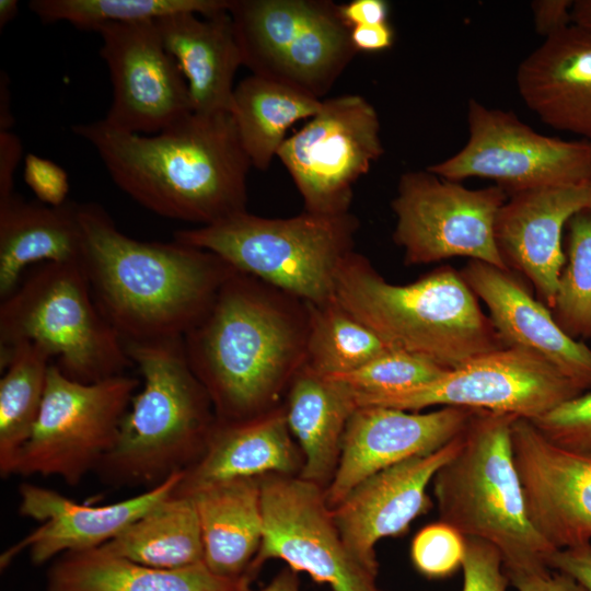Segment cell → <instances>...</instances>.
Here are the masks:
<instances>
[{
  "instance_id": "39",
  "label": "cell",
  "mask_w": 591,
  "mask_h": 591,
  "mask_svg": "<svg viewBox=\"0 0 591 591\" xmlns=\"http://www.w3.org/2000/svg\"><path fill=\"white\" fill-rule=\"evenodd\" d=\"M465 538L462 591H507L509 580L497 547L483 540Z\"/></svg>"
},
{
  "instance_id": "19",
  "label": "cell",
  "mask_w": 591,
  "mask_h": 591,
  "mask_svg": "<svg viewBox=\"0 0 591 591\" xmlns=\"http://www.w3.org/2000/svg\"><path fill=\"white\" fill-rule=\"evenodd\" d=\"M461 444L462 433L436 452L382 470L358 484L332 508L346 547L372 575L376 576L379 570L378 542L405 534L416 518L431 509L427 488Z\"/></svg>"
},
{
  "instance_id": "31",
  "label": "cell",
  "mask_w": 591,
  "mask_h": 591,
  "mask_svg": "<svg viewBox=\"0 0 591 591\" xmlns=\"http://www.w3.org/2000/svg\"><path fill=\"white\" fill-rule=\"evenodd\" d=\"M102 547L134 563L161 569L204 563L195 503L190 496L174 493Z\"/></svg>"
},
{
  "instance_id": "24",
  "label": "cell",
  "mask_w": 591,
  "mask_h": 591,
  "mask_svg": "<svg viewBox=\"0 0 591 591\" xmlns=\"http://www.w3.org/2000/svg\"><path fill=\"white\" fill-rule=\"evenodd\" d=\"M155 24L185 78L193 112L232 114L233 81L243 56L228 8L210 15L171 14Z\"/></svg>"
},
{
  "instance_id": "34",
  "label": "cell",
  "mask_w": 591,
  "mask_h": 591,
  "mask_svg": "<svg viewBox=\"0 0 591 591\" xmlns=\"http://www.w3.org/2000/svg\"><path fill=\"white\" fill-rule=\"evenodd\" d=\"M28 9L45 23L67 22L94 31L108 23L155 21L181 12L210 15L228 8V0H32Z\"/></svg>"
},
{
  "instance_id": "42",
  "label": "cell",
  "mask_w": 591,
  "mask_h": 591,
  "mask_svg": "<svg viewBox=\"0 0 591 591\" xmlns=\"http://www.w3.org/2000/svg\"><path fill=\"white\" fill-rule=\"evenodd\" d=\"M570 0H536L531 3L535 31L551 37L572 24Z\"/></svg>"
},
{
  "instance_id": "10",
  "label": "cell",
  "mask_w": 591,
  "mask_h": 591,
  "mask_svg": "<svg viewBox=\"0 0 591 591\" xmlns=\"http://www.w3.org/2000/svg\"><path fill=\"white\" fill-rule=\"evenodd\" d=\"M138 386L126 374L82 383L51 362L38 417L13 475L58 476L78 485L112 450Z\"/></svg>"
},
{
  "instance_id": "14",
  "label": "cell",
  "mask_w": 591,
  "mask_h": 591,
  "mask_svg": "<svg viewBox=\"0 0 591 591\" xmlns=\"http://www.w3.org/2000/svg\"><path fill=\"white\" fill-rule=\"evenodd\" d=\"M383 152L376 111L362 96L348 94L323 100L318 112L287 137L277 157L304 211L338 215L349 211L356 182Z\"/></svg>"
},
{
  "instance_id": "7",
  "label": "cell",
  "mask_w": 591,
  "mask_h": 591,
  "mask_svg": "<svg viewBox=\"0 0 591 591\" xmlns=\"http://www.w3.org/2000/svg\"><path fill=\"white\" fill-rule=\"evenodd\" d=\"M358 228L350 211L268 219L245 210L173 235L309 304L323 305L336 298V277L354 252Z\"/></svg>"
},
{
  "instance_id": "29",
  "label": "cell",
  "mask_w": 591,
  "mask_h": 591,
  "mask_svg": "<svg viewBox=\"0 0 591 591\" xmlns=\"http://www.w3.org/2000/svg\"><path fill=\"white\" fill-rule=\"evenodd\" d=\"M283 408L289 430L303 453L299 476L325 489L339 463L347 421L357 408L354 395L304 364L288 389Z\"/></svg>"
},
{
  "instance_id": "30",
  "label": "cell",
  "mask_w": 591,
  "mask_h": 591,
  "mask_svg": "<svg viewBox=\"0 0 591 591\" xmlns=\"http://www.w3.org/2000/svg\"><path fill=\"white\" fill-rule=\"evenodd\" d=\"M323 100L251 74L235 85L232 116L253 167L266 171L297 121L313 117Z\"/></svg>"
},
{
  "instance_id": "27",
  "label": "cell",
  "mask_w": 591,
  "mask_h": 591,
  "mask_svg": "<svg viewBox=\"0 0 591 591\" xmlns=\"http://www.w3.org/2000/svg\"><path fill=\"white\" fill-rule=\"evenodd\" d=\"M178 495L190 496L195 503L207 567L221 577H245L263 538L260 477L209 484Z\"/></svg>"
},
{
  "instance_id": "5",
  "label": "cell",
  "mask_w": 591,
  "mask_h": 591,
  "mask_svg": "<svg viewBox=\"0 0 591 591\" xmlns=\"http://www.w3.org/2000/svg\"><path fill=\"white\" fill-rule=\"evenodd\" d=\"M125 347L142 375V389L95 472L109 485L152 488L199 460L217 417L183 338L127 341Z\"/></svg>"
},
{
  "instance_id": "4",
  "label": "cell",
  "mask_w": 591,
  "mask_h": 591,
  "mask_svg": "<svg viewBox=\"0 0 591 591\" xmlns=\"http://www.w3.org/2000/svg\"><path fill=\"white\" fill-rule=\"evenodd\" d=\"M336 300L391 349L448 370L506 347L460 270L449 265L394 285L354 251L339 267Z\"/></svg>"
},
{
  "instance_id": "23",
  "label": "cell",
  "mask_w": 591,
  "mask_h": 591,
  "mask_svg": "<svg viewBox=\"0 0 591 591\" xmlns=\"http://www.w3.org/2000/svg\"><path fill=\"white\" fill-rule=\"evenodd\" d=\"M517 86L546 125L591 143V34L571 24L519 65Z\"/></svg>"
},
{
  "instance_id": "51",
  "label": "cell",
  "mask_w": 591,
  "mask_h": 591,
  "mask_svg": "<svg viewBox=\"0 0 591 591\" xmlns=\"http://www.w3.org/2000/svg\"><path fill=\"white\" fill-rule=\"evenodd\" d=\"M587 194H588V207H587V209L591 210V178L587 183Z\"/></svg>"
},
{
  "instance_id": "1",
  "label": "cell",
  "mask_w": 591,
  "mask_h": 591,
  "mask_svg": "<svg viewBox=\"0 0 591 591\" xmlns=\"http://www.w3.org/2000/svg\"><path fill=\"white\" fill-rule=\"evenodd\" d=\"M310 305L234 270L202 317L183 337L188 363L220 422H240L277 407L306 360Z\"/></svg>"
},
{
  "instance_id": "22",
  "label": "cell",
  "mask_w": 591,
  "mask_h": 591,
  "mask_svg": "<svg viewBox=\"0 0 591 591\" xmlns=\"http://www.w3.org/2000/svg\"><path fill=\"white\" fill-rule=\"evenodd\" d=\"M460 273L485 303L506 347L532 351L581 391L591 390V348L565 333L549 308L536 300L512 271L468 260Z\"/></svg>"
},
{
  "instance_id": "13",
  "label": "cell",
  "mask_w": 591,
  "mask_h": 591,
  "mask_svg": "<svg viewBox=\"0 0 591 591\" xmlns=\"http://www.w3.org/2000/svg\"><path fill=\"white\" fill-rule=\"evenodd\" d=\"M583 393L536 354L505 347L398 393L355 397L359 406L419 412L432 406L512 414L533 420Z\"/></svg>"
},
{
  "instance_id": "6",
  "label": "cell",
  "mask_w": 591,
  "mask_h": 591,
  "mask_svg": "<svg viewBox=\"0 0 591 591\" xmlns=\"http://www.w3.org/2000/svg\"><path fill=\"white\" fill-rule=\"evenodd\" d=\"M518 416L477 410L432 479L439 521L497 547L507 577L545 573L555 549L529 520L512 453Z\"/></svg>"
},
{
  "instance_id": "36",
  "label": "cell",
  "mask_w": 591,
  "mask_h": 591,
  "mask_svg": "<svg viewBox=\"0 0 591 591\" xmlns=\"http://www.w3.org/2000/svg\"><path fill=\"white\" fill-rule=\"evenodd\" d=\"M447 371L426 359L390 350L351 372L329 378L343 384L355 397H362L410 390L440 378Z\"/></svg>"
},
{
  "instance_id": "47",
  "label": "cell",
  "mask_w": 591,
  "mask_h": 591,
  "mask_svg": "<svg viewBox=\"0 0 591 591\" xmlns=\"http://www.w3.org/2000/svg\"><path fill=\"white\" fill-rule=\"evenodd\" d=\"M298 572L291 568H286L276 575L265 587L253 590L245 587L242 591H300Z\"/></svg>"
},
{
  "instance_id": "2",
  "label": "cell",
  "mask_w": 591,
  "mask_h": 591,
  "mask_svg": "<svg viewBox=\"0 0 591 591\" xmlns=\"http://www.w3.org/2000/svg\"><path fill=\"white\" fill-rule=\"evenodd\" d=\"M71 129L120 190L161 217L202 227L246 210L252 164L230 113L192 112L153 135L121 131L103 119Z\"/></svg>"
},
{
  "instance_id": "12",
  "label": "cell",
  "mask_w": 591,
  "mask_h": 591,
  "mask_svg": "<svg viewBox=\"0 0 591 591\" xmlns=\"http://www.w3.org/2000/svg\"><path fill=\"white\" fill-rule=\"evenodd\" d=\"M468 140L452 157L427 170L460 182L491 179L507 194L552 186H578L591 178V143L536 132L513 113L475 100L467 107Z\"/></svg>"
},
{
  "instance_id": "28",
  "label": "cell",
  "mask_w": 591,
  "mask_h": 591,
  "mask_svg": "<svg viewBox=\"0 0 591 591\" xmlns=\"http://www.w3.org/2000/svg\"><path fill=\"white\" fill-rule=\"evenodd\" d=\"M251 582L212 572L205 563L161 569L102 546L61 555L47 572V591H242Z\"/></svg>"
},
{
  "instance_id": "8",
  "label": "cell",
  "mask_w": 591,
  "mask_h": 591,
  "mask_svg": "<svg viewBox=\"0 0 591 591\" xmlns=\"http://www.w3.org/2000/svg\"><path fill=\"white\" fill-rule=\"evenodd\" d=\"M45 349L69 378L93 383L134 364L92 297L79 264H42L0 304V350Z\"/></svg>"
},
{
  "instance_id": "25",
  "label": "cell",
  "mask_w": 591,
  "mask_h": 591,
  "mask_svg": "<svg viewBox=\"0 0 591 591\" xmlns=\"http://www.w3.org/2000/svg\"><path fill=\"white\" fill-rule=\"evenodd\" d=\"M285 408L240 422L216 421L199 460L184 472L175 494L200 486L266 475H292L302 468Z\"/></svg>"
},
{
  "instance_id": "3",
  "label": "cell",
  "mask_w": 591,
  "mask_h": 591,
  "mask_svg": "<svg viewBox=\"0 0 591 591\" xmlns=\"http://www.w3.org/2000/svg\"><path fill=\"white\" fill-rule=\"evenodd\" d=\"M81 267L92 297L124 343L183 338L235 270L216 254L132 239L95 202L79 204Z\"/></svg>"
},
{
  "instance_id": "26",
  "label": "cell",
  "mask_w": 591,
  "mask_h": 591,
  "mask_svg": "<svg viewBox=\"0 0 591 591\" xmlns=\"http://www.w3.org/2000/svg\"><path fill=\"white\" fill-rule=\"evenodd\" d=\"M83 255V232L79 204L61 206L25 201L15 193L0 199V297L20 285L27 266L79 264Z\"/></svg>"
},
{
  "instance_id": "44",
  "label": "cell",
  "mask_w": 591,
  "mask_h": 591,
  "mask_svg": "<svg viewBox=\"0 0 591 591\" xmlns=\"http://www.w3.org/2000/svg\"><path fill=\"white\" fill-rule=\"evenodd\" d=\"M508 580L518 591H584L575 579L558 571L514 575Z\"/></svg>"
},
{
  "instance_id": "40",
  "label": "cell",
  "mask_w": 591,
  "mask_h": 591,
  "mask_svg": "<svg viewBox=\"0 0 591 591\" xmlns=\"http://www.w3.org/2000/svg\"><path fill=\"white\" fill-rule=\"evenodd\" d=\"M23 176L40 202L57 207L68 201V174L51 160L28 153L24 159Z\"/></svg>"
},
{
  "instance_id": "43",
  "label": "cell",
  "mask_w": 591,
  "mask_h": 591,
  "mask_svg": "<svg viewBox=\"0 0 591 591\" xmlns=\"http://www.w3.org/2000/svg\"><path fill=\"white\" fill-rule=\"evenodd\" d=\"M23 148L20 139L11 130L0 131V199L14 192V173L22 159Z\"/></svg>"
},
{
  "instance_id": "11",
  "label": "cell",
  "mask_w": 591,
  "mask_h": 591,
  "mask_svg": "<svg viewBox=\"0 0 591 591\" xmlns=\"http://www.w3.org/2000/svg\"><path fill=\"white\" fill-rule=\"evenodd\" d=\"M509 195L497 185L471 189L428 170L402 174L392 200L394 242L406 265L467 257L496 266L505 263L495 237L498 212Z\"/></svg>"
},
{
  "instance_id": "41",
  "label": "cell",
  "mask_w": 591,
  "mask_h": 591,
  "mask_svg": "<svg viewBox=\"0 0 591 591\" xmlns=\"http://www.w3.org/2000/svg\"><path fill=\"white\" fill-rule=\"evenodd\" d=\"M548 566L575 579L584 591H591V543L555 551Z\"/></svg>"
},
{
  "instance_id": "21",
  "label": "cell",
  "mask_w": 591,
  "mask_h": 591,
  "mask_svg": "<svg viewBox=\"0 0 591 591\" xmlns=\"http://www.w3.org/2000/svg\"><path fill=\"white\" fill-rule=\"evenodd\" d=\"M587 207L584 184L515 193L498 212L495 237L505 263L526 277L538 300L551 310L566 264L561 245L564 228Z\"/></svg>"
},
{
  "instance_id": "37",
  "label": "cell",
  "mask_w": 591,
  "mask_h": 591,
  "mask_svg": "<svg viewBox=\"0 0 591 591\" xmlns=\"http://www.w3.org/2000/svg\"><path fill=\"white\" fill-rule=\"evenodd\" d=\"M465 552V536L453 526L438 521L424 526L414 536L410 559L421 576L444 579L462 568Z\"/></svg>"
},
{
  "instance_id": "33",
  "label": "cell",
  "mask_w": 591,
  "mask_h": 591,
  "mask_svg": "<svg viewBox=\"0 0 591 591\" xmlns=\"http://www.w3.org/2000/svg\"><path fill=\"white\" fill-rule=\"evenodd\" d=\"M309 305L305 366L314 372L324 376L348 373L393 350L336 298L323 305Z\"/></svg>"
},
{
  "instance_id": "32",
  "label": "cell",
  "mask_w": 591,
  "mask_h": 591,
  "mask_svg": "<svg viewBox=\"0 0 591 591\" xmlns=\"http://www.w3.org/2000/svg\"><path fill=\"white\" fill-rule=\"evenodd\" d=\"M49 354L33 343L0 350V473L13 475L19 454L27 442L42 406Z\"/></svg>"
},
{
  "instance_id": "35",
  "label": "cell",
  "mask_w": 591,
  "mask_h": 591,
  "mask_svg": "<svg viewBox=\"0 0 591 591\" xmlns=\"http://www.w3.org/2000/svg\"><path fill=\"white\" fill-rule=\"evenodd\" d=\"M567 242L566 264L551 311L570 337L591 341V210L571 217Z\"/></svg>"
},
{
  "instance_id": "9",
  "label": "cell",
  "mask_w": 591,
  "mask_h": 591,
  "mask_svg": "<svg viewBox=\"0 0 591 591\" xmlns=\"http://www.w3.org/2000/svg\"><path fill=\"white\" fill-rule=\"evenodd\" d=\"M243 66L322 100L357 55L331 0H228Z\"/></svg>"
},
{
  "instance_id": "46",
  "label": "cell",
  "mask_w": 591,
  "mask_h": 591,
  "mask_svg": "<svg viewBox=\"0 0 591 591\" xmlns=\"http://www.w3.org/2000/svg\"><path fill=\"white\" fill-rule=\"evenodd\" d=\"M350 37L357 51H379L393 45L394 32L385 22L355 26L351 28Z\"/></svg>"
},
{
  "instance_id": "38",
  "label": "cell",
  "mask_w": 591,
  "mask_h": 591,
  "mask_svg": "<svg viewBox=\"0 0 591 591\" xmlns=\"http://www.w3.org/2000/svg\"><path fill=\"white\" fill-rule=\"evenodd\" d=\"M531 421L555 444L591 457V390Z\"/></svg>"
},
{
  "instance_id": "17",
  "label": "cell",
  "mask_w": 591,
  "mask_h": 591,
  "mask_svg": "<svg viewBox=\"0 0 591 591\" xmlns=\"http://www.w3.org/2000/svg\"><path fill=\"white\" fill-rule=\"evenodd\" d=\"M514 465L530 522L555 551L591 543V457L559 447L518 417Z\"/></svg>"
},
{
  "instance_id": "18",
  "label": "cell",
  "mask_w": 591,
  "mask_h": 591,
  "mask_svg": "<svg viewBox=\"0 0 591 591\" xmlns=\"http://www.w3.org/2000/svg\"><path fill=\"white\" fill-rule=\"evenodd\" d=\"M477 409L441 407L419 413L359 406L349 417L339 463L325 488L329 508L373 474L415 456L438 451L460 436Z\"/></svg>"
},
{
  "instance_id": "20",
  "label": "cell",
  "mask_w": 591,
  "mask_h": 591,
  "mask_svg": "<svg viewBox=\"0 0 591 591\" xmlns=\"http://www.w3.org/2000/svg\"><path fill=\"white\" fill-rule=\"evenodd\" d=\"M183 476L175 473L137 496L104 506L80 505L50 488L20 485V514L42 524L1 554V569L24 551L34 565H43L57 555L106 544L172 495Z\"/></svg>"
},
{
  "instance_id": "49",
  "label": "cell",
  "mask_w": 591,
  "mask_h": 591,
  "mask_svg": "<svg viewBox=\"0 0 591 591\" xmlns=\"http://www.w3.org/2000/svg\"><path fill=\"white\" fill-rule=\"evenodd\" d=\"M0 131L10 130L13 125V117L10 111V95L8 90V80L4 73L0 76Z\"/></svg>"
},
{
  "instance_id": "15",
  "label": "cell",
  "mask_w": 591,
  "mask_h": 591,
  "mask_svg": "<svg viewBox=\"0 0 591 591\" xmlns=\"http://www.w3.org/2000/svg\"><path fill=\"white\" fill-rule=\"evenodd\" d=\"M260 491L263 538L245 575L250 582L267 560L281 559L332 591H382L346 547L323 487L271 474L260 477Z\"/></svg>"
},
{
  "instance_id": "50",
  "label": "cell",
  "mask_w": 591,
  "mask_h": 591,
  "mask_svg": "<svg viewBox=\"0 0 591 591\" xmlns=\"http://www.w3.org/2000/svg\"><path fill=\"white\" fill-rule=\"evenodd\" d=\"M19 12V2L16 0H0V28L5 27L15 19Z\"/></svg>"
},
{
  "instance_id": "48",
  "label": "cell",
  "mask_w": 591,
  "mask_h": 591,
  "mask_svg": "<svg viewBox=\"0 0 591 591\" xmlns=\"http://www.w3.org/2000/svg\"><path fill=\"white\" fill-rule=\"evenodd\" d=\"M572 24L591 34V0H577L571 8Z\"/></svg>"
},
{
  "instance_id": "45",
  "label": "cell",
  "mask_w": 591,
  "mask_h": 591,
  "mask_svg": "<svg viewBox=\"0 0 591 591\" xmlns=\"http://www.w3.org/2000/svg\"><path fill=\"white\" fill-rule=\"evenodd\" d=\"M340 15L350 27L387 22L389 4L384 0H352L339 4Z\"/></svg>"
},
{
  "instance_id": "16",
  "label": "cell",
  "mask_w": 591,
  "mask_h": 591,
  "mask_svg": "<svg viewBox=\"0 0 591 591\" xmlns=\"http://www.w3.org/2000/svg\"><path fill=\"white\" fill-rule=\"evenodd\" d=\"M113 97L103 120L132 134L153 135L193 112L188 88L166 50L155 21L96 27Z\"/></svg>"
}]
</instances>
